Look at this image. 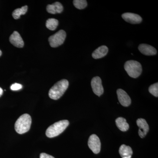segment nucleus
Returning a JSON list of instances; mask_svg holds the SVG:
<instances>
[{"mask_svg": "<svg viewBox=\"0 0 158 158\" xmlns=\"http://www.w3.org/2000/svg\"><path fill=\"white\" fill-rule=\"evenodd\" d=\"M150 93L154 96L158 97V84L155 83L153 85H151L148 89Z\"/></svg>", "mask_w": 158, "mask_h": 158, "instance_id": "aec40b11", "label": "nucleus"}, {"mask_svg": "<svg viewBox=\"0 0 158 158\" xmlns=\"http://www.w3.org/2000/svg\"><path fill=\"white\" fill-rule=\"evenodd\" d=\"M32 118L28 114L21 115L16 120L15 124V129L16 132L23 134L27 132L31 128Z\"/></svg>", "mask_w": 158, "mask_h": 158, "instance_id": "f03ea898", "label": "nucleus"}, {"mask_svg": "<svg viewBox=\"0 0 158 158\" xmlns=\"http://www.w3.org/2000/svg\"><path fill=\"white\" fill-rule=\"evenodd\" d=\"M119 153L122 158H131L133 154V151L130 146L123 144L119 148Z\"/></svg>", "mask_w": 158, "mask_h": 158, "instance_id": "2eb2a0df", "label": "nucleus"}, {"mask_svg": "<svg viewBox=\"0 0 158 158\" xmlns=\"http://www.w3.org/2000/svg\"><path fill=\"white\" fill-rule=\"evenodd\" d=\"M2 51H1V50H0V56H2Z\"/></svg>", "mask_w": 158, "mask_h": 158, "instance_id": "b1692460", "label": "nucleus"}, {"mask_svg": "<svg viewBox=\"0 0 158 158\" xmlns=\"http://www.w3.org/2000/svg\"><path fill=\"white\" fill-rule=\"evenodd\" d=\"M137 124L139 127L138 135L141 138H144L149 131V126L147 122L144 118H138L137 120Z\"/></svg>", "mask_w": 158, "mask_h": 158, "instance_id": "6e6552de", "label": "nucleus"}, {"mask_svg": "<svg viewBox=\"0 0 158 158\" xmlns=\"http://www.w3.org/2000/svg\"><path fill=\"white\" fill-rule=\"evenodd\" d=\"M88 145L94 154H98L100 152L101 144L99 138L96 135H92L89 137Z\"/></svg>", "mask_w": 158, "mask_h": 158, "instance_id": "423d86ee", "label": "nucleus"}, {"mask_svg": "<svg viewBox=\"0 0 158 158\" xmlns=\"http://www.w3.org/2000/svg\"><path fill=\"white\" fill-rule=\"evenodd\" d=\"M9 41L12 45L19 48H22L24 44L23 40L20 35L16 31H15L10 36Z\"/></svg>", "mask_w": 158, "mask_h": 158, "instance_id": "9b49d317", "label": "nucleus"}, {"mask_svg": "<svg viewBox=\"0 0 158 158\" xmlns=\"http://www.w3.org/2000/svg\"><path fill=\"white\" fill-rule=\"evenodd\" d=\"M68 81L65 79H62L57 82L50 89L48 95L52 99L58 100L63 95L69 87Z\"/></svg>", "mask_w": 158, "mask_h": 158, "instance_id": "f257e3e1", "label": "nucleus"}, {"mask_svg": "<svg viewBox=\"0 0 158 158\" xmlns=\"http://www.w3.org/2000/svg\"><path fill=\"white\" fill-rule=\"evenodd\" d=\"M47 11L52 14L62 13L63 10V7L61 3L56 2L52 5H48L47 6Z\"/></svg>", "mask_w": 158, "mask_h": 158, "instance_id": "ddd939ff", "label": "nucleus"}, {"mask_svg": "<svg viewBox=\"0 0 158 158\" xmlns=\"http://www.w3.org/2000/svg\"><path fill=\"white\" fill-rule=\"evenodd\" d=\"M117 94L118 101L121 105L125 107H127L131 105V101L129 96L124 90L118 89L117 90Z\"/></svg>", "mask_w": 158, "mask_h": 158, "instance_id": "1a4fd4ad", "label": "nucleus"}, {"mask_svg": "<svg viewBox=\"0 0 158 158\" xmlns=\"http://www.w3.org/2000/svg\"><path fill=\"white\" fill-rule=\"evenodd\" d=\"M59 25V21L58 20L55 19H49L47 20L46 26L47 28L51 31H54L57 28Z\"/></svg>", "mask_w": 158, "mask_h": 158, "instance_id": "a211bd4d", "label": "nucleus"}, {"mask_svg": "<svg viewBox=\"0 0 158 158\" xmlns=\"http://www.w3.org/2000/svg\"><path fill=\"white\" fill-rule=\"evenodd\" d=\"M116 123L117 127L122 131H126L129 128V125L127 122L126 119L123 117L116 118Z\"/></svg>", "mask_w": 158, "mask_h": 158, "instance_id": "dca6fc26", "label": "nucleus"}, {"mask_svg": "<svg viewBox=\"0 0 158 158\" xmlns=\"http://www.w3.org/2000/svg\"><path fill=\"white\" fill-rule=\"evenodd\" d=\"M139 51L145 56H154L157 53V51L155 48L148 44H142L138 46Z\"/></svg>", "mask_w": 158, "mask_h": 158, "instance_id": "f8f14e48", "label": "nucleus"}, {"mask_svg": "<svg viewBox=\"0 0 158 158\" xmlns=\"http://www.w3.org/2000/svg\"><path fill=\"white\" fill-rule=\"evenodd\" d=\"M73 4L75 7L79 9H85L88 5L87 1L85 0H74Z\"/></svg>", "mask_w": 158, "mask_h": 158, "instance_id": "6ab92c4d", "label": "nucleus"}, {"mask_svg": "<svg viewBox=\"0 0 158 158\" xmlns=\"http://www.w3.org/2000/svg\"><path fill=\"white\" fill-rule=\"evenodd\" d=\"M3 93V90L2 88L0 87V97L2 96Z\"/></svg>", "mask_w": 158, "mask_h": 158, "instance_id": "5701e85b", "label": "nucleus"}, {"mask_svg": "<svg viewBox=\"0 0 158 158\" xmlns=\"http://www.w3.org/2000/svg\"><path fill=\"white\" fill-rule=\"evenodd\" d=\"M69 123L67 120L57 122L48 127L46 131V135L49 138L57 137L65 131Z\"/></svg>", "mask_w": 158, "mask_h": 158, "instance_id": "7ed1b4c3", "label": "nucleus"}, {"mask_svg": "<svg viewBox=\"0 0 158 158\" xmlns=\"http://www.w3.org/2000/svg\"><path fill=\"white\" fill-rule=\"evenodd\" d=\"M124 69L128 75L134 78L138 77L142 73L141 64L135 60H129L126 62Z\"/></svg>", "mask_w": 158, "mask_h": 158, "instance_id": "20e7f679", "label": "nucleus"}, {"mask_svg": "<svg viewBox=\"0 0 158 158\" xmlns=\"http://www.w3.org/2000/svg\"><path fill=\"white\" fill-rule=\"evenodd\" d=\"M122 17L127 22L133 24L140 23L142 20V18L140 15L129 12L124 13L122 15Z\"/></svg>", "mask_w": 158, "mask_h": 158, "instance_id": "9d476101", "label": "nucleus"}, {"mask_svg": "<svg viewBox=\"0 0 158 158\" xmlns=\"http://www.w3.org/2000/svg\"><path fill=\"white\" fill-rule=\"evenodd\" d=\"M28 10V6H25L21 8H18L15 9L12 12V16L15 19H18L20 18L21 15H24L27 13Z\"/></svg>", "mask_w": 158, "mask_h": 158, "instance_id": "f3484780", "label": "nucleus"}, {"mask_svg": "<svg viewBox=\"0 0 158 158\" xmlns=\"http://www.w3.org/2000/svg\"><path fill=\"white\" fill-rule=\"evenodd\" d=\"M66 34L65 31L61 30L48 38L50 45L52 48H56L63 44L66 38Z\"/></svg>", "mask_w": 158, "mask_h": 158, "instance_id": "39448f33", "label": "nucleus"}, {"mask_svg": "<svg viewBox=\"0 0 158 158\" xmlns=\"http://www.w3.org/2000/svg\"><path fill=\"white\" fill-rule=\"evenodd\" d=\"M108 50L107 47L105 45L101 46L93 52L92 56L94 59H101L107 54Z\"/></svg>", "mask_w": 158, "mask_h": 158, "instance_id": "4468645a", "label": "nucleus"}, {"mask_svg": "<svg viewBox=\"0 0 158 158\" xmlns=\"http://www.w3.org/2000/svg\"><path fill=\"white\" fill-rule=\"evenodd\" d=\"M40 158H55L52 156L49 155L45 153H41L40 156Z\"/></svg>", "mask_w": 158, "mask_h": 158, "instance_id": "4be33fe9", "label": "nucleus"}, {"mask_svg": "<svg viewBox=\"0 0 158 158\" xmlns=\"http://www.w3.org/2000/svg\"><path fill=\"white\" fill-rule=\"evenodd\" d=\"M91 87L94 93L98 96H100L104 92L103 87L102 85V80L98 77H95L92 79Z\"/></svg>", "mask_w": 158, "mask_h": 158, "instance_id": "0eeeda50", "label": "nucleus"}, {"mask_svg": "<svg viewBox=\"0 0 158 158\" xmlns=\"http://www.w3.org/2000/svg\"><path fill=\"white\" fill-rule=\"evenodd\" d=\"M11 89L12 90H20L23 88V86L21 84L15 83L12 84L11 86Z\"/></svg>", "mask_w": 158, "mask_h": 158, "instance_id": "412c9836", "label": "nucleus"}]
</instances>
